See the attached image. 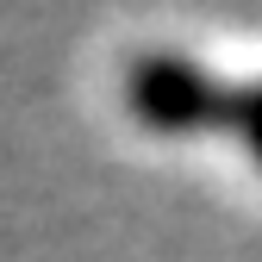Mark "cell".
Instances as JSON below:
<instances>
[{
    "instance_id": "cell-1",
    "label": "cell",
    "mask_w": 262,
    "mask_h": 262,
    "mask_svg": "<svg viewBox=\"0 0 262 262\" xmlns=\"http://www.w3.org/2000/svg\"><path fill=\"white\" fill-rule=\"evenodd\" d=\"M125 100L150 131H237L250 156L262 162V81L237 88L206 69H193L187 56H138L125 69Z\"/></svg>"
}]
</instances>
